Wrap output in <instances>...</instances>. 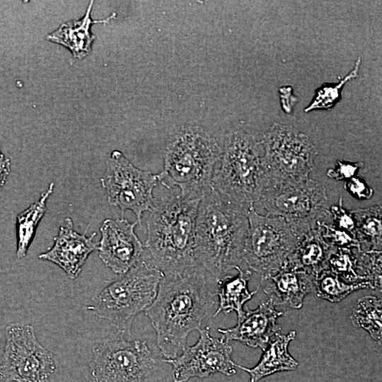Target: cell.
<instances>
[{"instance_id": "83f0119b", "label": "cell", "mask_w": 382, "mask_h": 382, "mask_svg": "<svg viewBox=\"0 0 382 382\" xmlns=\"http://www.w3.org/2000/svg\"><path fill=\"white\" fill-rule=\"evenodd\" d=\"M358 274L362 281L371 282L381 291V250L361 251L357 249Z\"/></svg>"}, {"instance_id": "30bf717a", "label": "cell", "mask_w": 382, "mask_h": 382, "mask_svg": "<svg viewBox=\"0 0 382 382\" xmlns=\"http://www.w3.org/2000/svg\"><path fill=\"white\" fill-rule=\"evenodd\" d=\"M265 182H299L310 178L317 154L306 134L294 127L273 125L262 135Z\"/></svg>"}, {"instance_id": "6da1fadb", "label": "cell", "mask_w": 382, "mask_h": 382, "mask_svg": "<svg viewBox=\"0 0 382 382\" xmlns=\"http://www.w3.org/2000/svg\"><path fill=\"white\" fill-rule=\"evenodd\" d=\"M205 271L198 265L181 274L164 275L154 301L144 311L164 359L178 356L189 333L200 329L215 303Z\"/></svg>"}, {"instance_id": "5b68a950", "label": "cell", "mask_w": 382, "mask_h": 382, "mask_svg": "<svg viewBox=\"0 0 382 382\" xmlns=\"http://www.w3.org/2000/svg\"><path fill=\"white\" fill-rule=\"evenodd\" d=\"M163 273L143 257L126 273L97 292L86 306L96 316L110 321L119 332L131 335L132 322L154 301Z\"/></svg>"}, {"instance_id": "7402d4cb", "label": "cell", "mask_w": 382, "mask_h": 382, "mask_svg": "<svg viewBox=\"0 0 382 382\" xmlns=\"http://www.w3.org/2000/svg\"><path fill=\"white\" fill-rule=\"evenodd\" d=\"M54 187V183H51L47 189L41 194L37 201L17 216L16 255L19 259L27 255L38 224L46 212L47 200L52 193Z\"/></svg>"}, {"instance_id": "d4e9b609", "label": "cell", "mask_w": 382, "mask_h": 382, "mask_svg": "<svg viewBox=\"0 0 382 382\" xmlns=\"http://www.w3.org/2000/svg\"><path fill=\"white\" fill-rule=\"evenodd\" d=\"M364 289H376L368 281L347 282L329 269L323 270L315 278L316 296L330 302L340 301L352 292Z\"/></svg>"}, {"instance_id": "d6a6232c", "label": "cell", "mask_w": 382, "mask_h": 382, "mask_svg": "<svg viewBox=\"0 0 382 382\" xmlns=\"http://www.w3.org/2000/svg\"><path fill=\"white\" fill-rule=\"evenodd\" d=\"M279 92L282 109L284 112L290 113L297 100L296 96L292 93L291 87L289 86L281 87Z\"/></svg>"}, {"instance_id": "ffe728a7", "label": "cell", "mask_w": 382, "mask_h": 382, "mask_svg": "<svg viewBox=\"0 0 382 382\" xmlns=\"http://www.w3.org/2000/svg\"><path fill=\"white\" fill-rule=\"evenodd\" d=\"M93 1H91L83 18L62 24L57 30L47 35V39L69 48L76 58L85 57L91 51L95 40V36L90 32L91 25L106 23L116 16L112 13L105 19L92 20L90 16Z\"/></svg>"}, {"instance_id": "7a4b0ae2", "label": "cell", "mask_w": 382, "mask_h": 382, "mask_svg": "<svg viewBox=\"0 0 382 382\" xmlns=\"http://www.w3.org/2000/svg\"><path fill=\"white\" fill-rule=\"evenodd\" d=\"M212 187L201 198L195 223V257L216 281L239 266L248 231V212Z\"/></svg>"}, {"instance_id": "ac0fdd59", "label": "cell", "mask_w": 382, "mask_h": 382, "mask_svg": "<svg viewBox=\"0 0 382 382\" xmlns=\"http://www.w3.org/2000/svg\"><path fill=\"white\" fill-rule=\"evenodd\" d=\"M335 249L324 239L320 222L301 236L284 265L303 270L316 277L328 268V260Z\"/></svg>"}, {"instance_id": "f546056e", "label": "cell", "mask_w": 382, "mask_h": 382, "mask_svg": "<svg viewBox=\"0 0 382 382\" xmlns=\"http://www.w3.org/2000/svg\"><path fill=\"white\" fill-rule=\"evenodd\" d=\"M331 224L336 228L354 232L355 220L352 211L347 209L343 205L342 197H340L337 204L329 208Z\"/></svg>"}, {"instance_id": "52a82bcc", "label": "cell", "mask_w": 382, "mask_h": 382, "mask_svg": "<svg viewBox=\"0 0 382 382\" xmlns=\"http://www.w3.org/2000/svg\"><path fill=\"white\" fill-rule=\"evenodd\" d=\"M284 219L300 234L330 218L324 186L311 178L299 182H265L254 203Z\"/></svg>"}, {"instance_id": "2e32d148", "label": "cell", "mask_w": 382, "mask_h": 382, "mask_svg": "<svg viewBox=\"0 0 382 382\" xmlns=\"http://www.w3.org/2000/svg\"><path fill=\"white\" fill-rule=\"evenodd\" d=\"M282 315L284 313L278 311L273 301L269 299L255 309L246 308L235 326L219 328L218 331L221 334V337L228 341H238L248 347H259L264 350L272 336L281 330L276 322Z\"/></svg>"}, {"instance_id": "836d02e7", "label": "cell", "mask_w": 382, "mask_h": 382, "mask_svg": "<svg viewBox=\"0 0 382 382\" xmlns=\"http://www.w3.org/2000/svg\"><path fill=\"white\" fill-rule=\"evenodd\" d=\"M11 172L10 159L0 149V189L3 187Z\"/></svg>"}, {"instance_id": "cb8c5ba5", "label": "cell", "mask_w": 382, "mask_h": 382, "mask_svg": "<svg viewBox=\"0 0 382 382\" xmlns=\"http://www.w3.org/2000/svg\"><path fill=\"white\" fill-rule=\"evenodd\" d=\"M350 320L353 325L367 331L374 340L381 345V298L365 296L359 299L352 309Z\"/></svg>"}, {"instance_id": "277c9868", "label": "cell", "mask_w": 382, "mask_h": 382, "mask_svg": "<svg viewBox=\"0 0 382 382\" xmlns=\"http://www.w3.org/2000/svg\"><path fill=\"white\" fill-rule=\"evenodd\" d=\"M222 151L214 138L197 128H187L168 144L158 182L188 199H201L212 187V178Z\"/></svg>"}, {"instance_id": "8992f818", "label": "cell", "mask_w": 382, "mask_h": 382, "mask_svg": "<svg viewBox=\"0 0 382 382\" xmlns=\"http://www.w3.org/2000/svg\"><path fill=\"white\" fill-rule=\"evenodd\" d=\"M262 156V146L253 135L241 130L228 133L213 173L212 187L228 201L250 209L263 182Z\"/></svg>"}, {"instance_id": "ba28073f", "label": "cell", "mask_w": 382, "mask_h": 382, "mask_svg": "<svg viewBox=\"0 0 382 382\" xmlns=\"http://www.w3.org/2000/svg\"><path fill=\"white\" fill-rule=\"evenodd\" d=\"M158 359L145 341L117 331L93 347V382H146Z\"/></svg>"}, {"instance_id": "1f68e13d", "label": "cell", "mask_w": 382, "mask_h": 382, "mask_svg": "<svg viewBox=\"0 0 382 382\" xmlns=\"http://www.w3.org/2000/svg\"><path fill=\"white\" fill-rule=\"evenodd\" d=\"M344 188L354 198L358 200H366L372 197L373 189L359 175L345 181Z\"/></svg>"}, {"instance_id": "3957f363", "label": "cell", "mask_w": 382, "mask_h": 382, "mask_svg": "<svg viewBox=\"0 0 382 382\" xmlns=\"http://www.w3.org/2000/svg\"><path fill=\"white\" fill-rule=\"evenodd\" d=\"M200 199L179 194L163 197L149 211L145 247L164 275L181 274L199 264L195 257V223Z\"/></svg>"}, {"instance_id": "484cf974", "label": "cell", "mask_w": 382, "mask_h": 382, "mask_svg": "<svg viewBox=\"0 0 382 382\" xmlns=\"http://www.w3.org/2000/svg\"><path fill=\"white\" fill-rule=\"evenodd\" d=\"M347 282H361L358 274L357 249L335 248L328 260V268Z\"/></svg>"}, {"instance_id": "d6986e66", "label": "cell", "mask_w": 382, "mask_h": 382, "mask_svg": "<svg viewBox=\"0 0 382 382\" xmlns=\"http://www.w3.org/2000/svg\"><path fill=\"white\" fill-rule=\"evenodd\" d=\"M296 331L283 334L277 331L270 338L259 362L253 368H247L235 364L250 375V382H257L262 378L277 372L294 371L298 362L288 352L289 342L295 338Z\"/></svg>"}, {"instance_id": "4316f807", "label": "cell", "mask_w": 382, "mask_h": 382, "mask_svg": "<svg viewBox=\"0 0 382 382\" xmlns=\"http://www.w3.org/2000/svg\"><path fill=\"white\" fill-rule=\"evenodd\" d=\"M360 57H358L355 63L354 69L349 72L343 79L337 83H323L316 91L315 96L312 102L305 108V112H308L314 109H330L340 100L342 86L348 81L357 77L359 64Z\"/></svg>"}, {"instance_id": "9a60e30c", "label": "cell", "mask_w": 382, "mask_h": 382, "mask_svg": "<svg viewBox=\"0 0 382 382\" xmlns=\"http://www.w3.org/2000/svg\"><path fill=\"white\" fill-rule=\"evenodd\" d=\"M73 224L71 218H66L52 248L39 255V258L59 266L71 279L79 276L88 256L98 245L94 241L96 233L90 236L79 233Z\"/></svg>"}, {"instance_id": "4fadbf2b", "label": "cell", "mask_w": 382, "mask_h": 382, "mask_svg": "<svg viewBox=\"0 0 382 382\" xmlns=\"http://www.w3.org/2000/svg\"><path fill=\"white\" fill-rule=\"evenodd\" d=\"M199 331V337L194 345H186L180 356L163 360L172 365L174 382H186L194 377L206 378L215 373L226 376L236 373L229 341L211 336L208 327Z\"/></svg>"}, {"instance_id": "9c48e42d", "label": "cell", "mask_w": 382, "mask_h": 382, "mask_svg": "<svg viewBox=\"0 0 382 382\" xmlns=\"http://www.w3.org/2000/svg\"><path fill=\"white\" fill-rule=\"evenodd\" d=\"M301 236L284 219L262 215L252 207L248 212L242 261L261 276L273 274L286 263Z\"/></svg>"}, {"instance_id": "f1b7e54d", "label": "cell", "mask_w": 382, "mask_h": 382, "mask_svg": "<svg viewBox=\"0 0 382 382\" xmlns=\"http://www.w3.org/2000/svg\"><path fill=\"white\" fill-rule=\"evenodd\" d=\"M320 226L324 239L332 247L359 250L354 232L336 228L330 221L320 222Z\"/></svg>"}, {"instance_id": "4dcf8cb0", "label": "cell", "mask_w": 382, "mask_h": 382, "mask_svg": "<svg viewBox=\"0 0 382 382\" xmlns=\"http://www.w3.org/2000/svg\"><path fill=\"white\" fill-rule=\"evenodd\" d=\"M361 162H352L348 161H337L335 166L326 172V175L335 180L346 181L355 175L362 168Z\"/></svg>"}, {"instance_id": "e0dca14e", "label": "cell", "mask_w": 382, "mask_h": 382, "mask_svg": "<svg viewBox=\"0 0 382 382\" xmlns=\"http://www.w3.org/2000/svg\"><path fill=\"white\" fill-rule=\"evenodd\" d=\"M260 286L275 306L300 308L306 295L315 292V277L284 265L273 274L261 276Z\"/></svg>"}, {"instance_id": "e575fe53", "label": "cell", "mask_w": 382, "mask_h": 382, "mask_svg": "<svg viewBox=\"0 0 382 382\" xmlns=\"http://www.w3.org/2000/svg\"><path fill=\"white\" fill-rule=\"evenodd\" d=\"M0 382H7V381L0 378Z\"/></svg>"}, {"instance_id": "44dd1931", "label": "cell", "mask_w": 382, "mask_h": 382, "mask_svg": "<svg viewBox=\"0 0 382 382\" xmlns=\"http://www.w3.org/2000/svg\"><path fill=\"white\" fill-rule=\"evenodd\" d=\"M237 274L234 276L222 277L218 279L216 294L218 296V307L213 315L216 316L221 312L235 311L237 319L244 313L243 305L257 292L248 290V282L252 275L250 270H243L240 266L234 267Z\"/></svg>"}, {"instance_id": "7c38bea8", "label": "cell", "mask_w": 382, "mask_h": 382, "mask_svg": "<svg viewBox=\"0 0 382 382\" xmlns=\"http://www.w3.org/2000/svg\"><path fill=\"white\" fill-rule=\"evenodd\" d=\"M56 365L30 325L11 324L0 362V378L7 382H48Z\"/></svg>"}, {"instance_id": "5bb4252c", "label": "cell", "mask_w": 382, "mask_h": 382, "mask_svg": "<svg viewBox=\"0 0 382 382\" xmlns=\"http://www.w3.org/2000/svg\"><path fill=\"white\" fill-rule=\"evenodd\" d=\"M137 224L124 218L107 219L100 228L99 257L117 274L126 273L144 255V246L134 231Z\"/></svg>"}, {"instance_id": "8fae6325", "label": "cell", "mask_w": 382, "mask_h": 382, "mask_svg": "<svg viewBox=\"0 0 382 382\" xmlns=\"http://www.w3.org/2000/svg\"><path fill=\"white\" fill-rule=\"evenodd\" d=\"M158 182V174L137 168L118 150L110 154L100 178L109 204L120 209L122 218L126 210L132 211L140 226L144 213L155 204L153 191Z\"/></svg>"}, {"instance_id": "603a6c76", "label": "cell", "mask_w": 382, "mask_h": 382, "mask_svg": "<svg viewBox=\"0 0 382 382\" xmlns=\"http://www.w3.org/2000/svg\"><path fill=\"white\" fill-rule=\"evenodd\" d=\"M352 211L355 220L354 233L359 244V250H381V205H374Z\"/></svg>"}]
</instances>
